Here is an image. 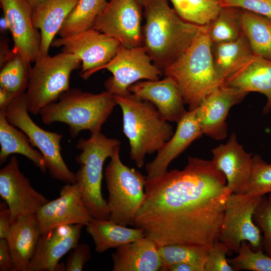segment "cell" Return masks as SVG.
<instances>
[{
	"label": "cell",
	"instance_id": "1",
	"mask_svg": "<svg viewBox=\"0 0 271 271\" xmlns=\"http://www.w3.org/2000/svg\"><path fill=\"white\" fill-rule=\"evenodd\" d=\"M212 160L189 157L174 169L147 179L133 225L158 246L181 244L209 249L219 240L232 192Z\"/></svg>",
	"mask_w": 271,
	"mask_h": 271
},
{
	"label": "cell",
	"instance_id": "2",
	"mask_svg": "<svg viewBox=\"0 0 271 271\" xmlns=\"http://www.w3.org/2000/svg\"><path fill=\"white\" fill-rule=\"evenodd\" d=\"M144 46L160 70L177 60L191 44L202 26L181 19L168 0H145Z\"/></svg>",
	"mask_w": 271,
	"mask_h": 271
},
{
	"label": "cell",
	"instance_id": "3",
	"mask_svg": "<svg viewBox=\"0 0 271 271\" xmlns=\"http://www.w3.org/2000/svg\"><path fill=\"white\" fill-rule=\"evenodd\" d=\"M209 29V24L202 26L186 50L163 71L178 86L189 111L197 108L209 93L222 85L214 67Z\"/></svg>",
	"mask_w": 271,
	"mask_h": 271
},
{
	"label": "cell",
	"instance_id": "4",
	"mask_svg": "<svg viewBox=\"0 0 271 271\" xmlns=\"http://www.w3.org/2000/svg\"><path fill=\"white\" fill-rule=\"evenodd\" d=\"M113 96L122 110L123 132L129 141L130 159L142 168L146 155L157 152L170 139L173 126L151 102L131 93Z\"/></svg>",
	"mask_w": 271,
	"mask_h": 271
},
{
	"label": "cell",
	"instance_id": "5",
	"mask_svg": "<svg viewBox=\"0 0 271 271\" xmlns=\"http://www.w3.org/2000/svg\"><path fill=\"white\" fill-rule=\"evenodd\" d=\"M116 105L113 95L107 90L94 94L73 88L62 93L57 102L48 104L39 114L45 124H67L71 137L74 138L84 130L91 134L101 131Z\"/></svg>",
	"mask_w": 271,
	"mask_h": 271
},
{
	"label": "cell",
	"instance_id": "6",
	"mask_svg": "<svg viewBox=\"0 0 271 271\" xmlns=\"http://www.w3.org/2000/svg\"><path fill=\"white\" fill-rule=\"evenodd\" d=\"M120 145L118 140L108 138L100 131L91 134L89 139H80L76 145L81 151L76 158L80 165L75 173L77 183L80 186L82 200L93 218H110L107 201L101 193L103 167Z\"/></svg>",
	"mask_w": 271,
	"mask_h": 271
},
{
	"label": "cell",
	"instance_id": "7",
	"mask_svg": "<svg viewBox=\"0 0 271 271\" xmlns=\"http://www.w3.org/2000/svg\"><path fill=\"white\" fill-rule=\"evenodd\" d=\"M75 55L62 52L54 56H41L32 66L26 92L27 108L34 115L48 104L58 100L70 89L71 73L80 67Z\"/></svg>",
	"mask_w": 271,
	"mask_h": 271
},
{
	"label": "cell",
	"instance_id": "8",
	"mask_svg": "<svg viewBox=\"0 0 271 271\" xmlns=\"http://www.w3.org/2000/svg\"><path fill=\"white\" fill-rule=\"evenodd\" d=\"M119 152L120 145L114 149L104 172L109 219L124 226H133L145 197L147 178L140 171L124 165Z\"/></svg>",
	"mask_w": 271,
	"mask_h": 271
},
{
	"label": "cell",
	"instance_id": "9",
	"mask_svg": "<svg viewBox=\"0 0 271 271\" xmlns=\"http://www.w3.org/2000/svg\"><path fill=\"white\" fill-rule=\"evenodd\" d=\"M2 111L8 121L24 132L32 146L38 149L52 178L66 184L77 182L75 173L69 170L61 153L60 141L63 135L44 130L33 121L27 108L26 92L17 96Z\"/></svg>",
	"mask_w": 271,
	"mask_h": 271
},
{
	"label": "cell",
	"instance_id": "10",
	"mask_svg": "<svg viewBox=\"0 0 271 271\" xmlns=\"http://www.w3.org/2000/svg\"><path fill=\"white\" fill-rule=\"evenodd\" d=\"M263 196L232 193L226 204L219 240L230 251L238 253L243 241L254 250L262 248V235L253 220V214Z\"/></svg>",
	"mask_w": 271,
	"mask_h": 271
},
{
	"label": "cell",
	"instance_id": "11",
	"mask_svg": "<svg viewBox=\"0 0 271 271\" xmlns=\"http://www.w3.org/2000/svg\"><path fill=\"white\" fill-rule=\"evenodd\" d=\"M104 69L112 74L104 86L113 95L129 94L128 87L140 80H158L163 75L153 63L144 46L128 48L120 45L114 57L99 71Z\"/></svg>",
	"mask_w": 271,
	"mask_h": 271
},
{
	"label": "cell",
	"instance_id": "12",
	"mask_svg": "<svg viewBox=\"0 0 271 271\" xmlns=\"http://www.w3.org/2000/svg\"><path fill=\"white\" fill-rule=\"evenodd\" d=\"M115 38L92 28L87 31L54 39L51 47H62V52L73 54L81 61V77L87 80L108 63L120 45Z\"/></svg>",
	"mask_w": 271,
	"mask_h": 271
},
{
	"label": "cell",
	"instance_id": "13",
	"mask_svg": "<svg viewBox=\"0 0 271 271\" xmlns=\"http://www.w3.org/2000/svg\"><path fill=\"white\" fill-rule=\"evenodd\" d=\"M143 8L137 0H109L97 17L93 28L125 47L144 46Z\"/></svg>",
	"mask_w": 271,
	"mask_h": 271
},
{
	"label": "cell",
	"instance_id": "14",
	"mask_svg": "<svg viewBox=\"0 0 271 271\" xmlns=\"http://www.w3.org/2000/svg\"><path fill=\"white\" fill-rule=\"evenodd\" d=\"M35 216L41 235L63 225L87 226L93 218L82 200L77 182L64 185L59 197L44 204Z\"/></svg>",
	"mask_w": 271,
	"mask_h": 271
},
{
	"label": "cell",
	"instance_id": "15",
	"mask_svg": "<svg viewBox=\"0 0 271 271\" xmlns=\"http://www.w3.org/2000/svg\"><path fill=\"white\" fill-rule=\"evenodd\" d=\"M0 195L11 211L12 223L21 216L35 215L49 201L21 172L15 156L0 170Z\"/></svg>",
	"mask_w": 271,
	"mask_h": 271
},
{
	"label": "cell",
	"instance_id": "16",
	"mask_svg": "<svg viewBox=\"0 0 271 271\" xmlns=\"http://www.w3.org/2000/svg\"><path fill=\"white\" fill-rule=\"evenodd\" d=\"M248 93L223 84L202 101L196 110V116L203 134L216 140L226 138V119L231 107L240 103Z\"/></svg>",
	"mask_w": 271,
	"mask_h": 271
},
{
	"label": "cell",
	"instance_id": "17",
	"mask_svg": "<svg viewBox=\"0 0 271 271\" xmlns=\"http://www.w3.org/2000/svg\"><path fill=\"white\" fill-rule=\"evenodd\" d=\"M0 4L9 24L13 52L31 63L35 62L41 56V36L33 25L32 8L27 0H0Z\"/></svg>",
	"mask_w": 271,
	"mask_h": 271
},
{
	"label": "cell",
	"instance_id": "18",
	"mask_svg": "<svg viewBox=\"0 0 271 271\" xmlns=\"http://www.w3.org/2000/svg\"><path fill=\"white\" fill-rule=\"evenodd\" d=\"M83 225H63L42 234L31 259L28 271L65 270L60 258L78 244Z\"/></svg>",
	"mask_w": 271,
	"mask_h": 271
},
{
	"label": "cell",
	"instance_id": "19",
	"mask_svg": "<svg viewBox=\"0 0 271 271\" xmlns=\"http://www.w3.org/2000/svg\"><path fill=\"white\" fill-rule=\"evenodd\" d=\"M212 162L226 179L228 189L233 193L245 194L253 165V155L247 153L232 133L227 142L212 150Z\"/></svg>",
	"mask_w": 271,
	"mask_h": 271
},
{
	"label": "cell",
	"instance_id": "20",
	"mask_svg": "<svg viewBox=\"0 0 271 271\" xmlns=\"http://www.w3.org/2000/svg\"><path fill=\"white\" fill-rule=\"evenodd\" d=\"M162 80L138 81L128 88L138 98L153 104L166 120L178 122L187 111L181 91L170 77Z\"/></svg>",
	"mask_w": 271,
	"mask_h": 271
},
{
	"label": "cell",
	"instance_id": "21",
	"mask_svg": "<svg viewBox=\"0 0 271 271\" xmlns=\"http://www.w3.org/2000/svg\"><path fill=\"white\" fill-rule=\"evenodd\" d=\"M177 123L175 133L157 152L155 158L146 165L147 179L166 173L171 162L203 134L196 109L188 110Z\"/></svg>",
	"mask_w": 271,
	"mask_h": 271
},
{
	"label": "cell",
	"instance_id": "22",
	"mask_svg": "<svg viewBox=\"0 0 271 271\" xmlns=\"http://www.w3.org/2000/svg\"><path fill=\"white\" fill-rule=\"evenodd\" d=\"M40 235L34 214L21 216L12 223L6 239L14 271H28Z\"/></svg>",
	"mask_w": 271,
	"mask_h": 271
},
{
	"label": "cell",
	"instance_id": "23",
	"mask_svg": "<svg viewBox=\"0 0 271 271\" xmlns=\"http://www.w3.org/2000/svg\"><path fill=\"white\" fill-rule=\"evenodd\" d=\"M158 247L153 240L145 237L117 247L111 255L112 270H162Z\"/></svg>",
	"mask_w": 271,
	"mask_h": 271
},
{
	"label": "cell",
	"instance_id": "24",
	"mask_svg": "<svg viewBox=\"0 0 271 271\" xmlns=\"http://www.w3.org/2000/svg\"><path fill=\"white\" fill-rule=\"evenodd\" d=\"M79 0H44L32 9L34 27L40 30L41 56L48 55L51 44L66 18Z\"/></svg>",
	"mask_w": 271,
	"mask_h": 271
},
{
	"label": "cell",
	"instance_id": "25",
	"mask_svg": "<svg viewBox=\"0 0 271 271\" xmlns=\"http://www.w3.org/2000/svg\"><path fill=\"white\" fill-rule=\"evenodd\" d=\"M223 84L248 93L257 92L263 94L267 98V102L263 112L267 114L270 111L271 60L254 55Z\"/></svg>",
	"mask_w": 271,
	"mask_h": 271
},
{
	"label": "cell",
	"instance_id": "26",
	"mask_svg": "<svg viewBox=\"0 0 271 271\" xmlns=\"http://www.w3.org/2000/svg\"><path fill=\"white\" fill-rule=\"evenodd\" d=\"M211 52L215 70L222 84L254 55L244 33L233 41L212 43Z\"/></svg>",
	"mask_w": 271,
	"mask_h": 271
},
{
	"label": "cell",
	"instance_id": "27",
	"mask_svg": "<svg viewBox=\"0 0 271 271\" xmlns=\"http://www.w3.org/2000/svg\"><path fill=\"white\" fill-rule=\"evenodd\" d=\"M86 230L91 236L98 253L117 247L146 237L140 228H129L110 219L93 218L86 226Z\"/></svg>",
	"mask_w": 271,
	"mask_h": 271
},
{
	"label": "cell",
	"instance_id": "28",
	"mask_svg": "<svg viewBox=\"0 0 271 271\" xmlns=\"http://www.w3.org/2000/svg\"><path fill=\"white\" fill-rule=\"evenodd\" d=\"M0 163H5L13 154L22 155L31 160L43 173L47 168L43 156L33 148L28 137L18 130L7 120L4 112L0 110Z\"/></svg>",
	"mask_w": 271,
	"mask_h": 271
},
{
	"label": "cell",
	"instance_id": "29",
	"mask_svg": "<svg viewBox=\"0 0 271 271\" xmlns=\"http://www.w3.org/2000/svg\"><path fill=\"white\" fill-rule=\"evenodd\" d=\"M241 21L253 54L271 60V19L241 9Z\"/></svg>",
	"mask_w": 271,
	"mask_h": 271
},
{
	"label": "cell",
	"instance_id": "30",
	"mask_svg": "<svg viewBox=\"0 0 271 271\" xmlns=\"http://www.w3.org/2000/svg\"><path fill=\"white\" fill-rule=\"evenodd\" d=\"M107 2L106 0H79L66 18L58 35L65 37L93 28L97 17Z\"/></svg>",
	"mask_w": 271,
	"mask_h": 271
},
{
	"label": "cell",
	"instance_id": "31",
	"mask_svg": "<svg viewBox=\"0 0 271 271\" xmlns=\"http://www.w3.org/2000/svg\"><path fill=\"white\" fill-rule=\"evenodd\" d=\"M241 9L222 7L218 14L209 24V34L212 43L229 42L243 34Z\"/></svg>",
	"mask_w": 271,
	"mask_h": 271
},
{
	"label": "cell",
	"instance_id": "32",
	"mask_svg": "<svg viewBox=\"0 0 271 271\" xmlns=\"http://www.w3.org/2000/svg\"><path fill=\"white\" fill-rule=\"evenodd\" d=\"M178 15L184 21L199 26L210 24L222 6L215 0H170Z\"/></svg>",
	"mask_w": 271,
	"mask_h": 271
},
{
	"label": "cell",
	"instance_id": "33",
	"mask_svg": "<svg viewBox=\"0 0 271 271\" xmlns=\"http://www.w3.org/2000/svg\"><path fill=\"white\" fill-rule=\"evenodd\" d=\"M31 67V63L16 53L1 67L0 87L17 96L26 92Z\"/></svg>",
	"mask_w": 271,
	"mask_h": 271
},
{
	"label": "cell",
	"instance_id": "34",
	"mask_svg": "<svg viewBox=\"0 0 271 271\" xmlns=\"http://www.w3.org/2000/svg\"><path fill=\"white\" fill-rule=\"evenodd\" d=\"M208 249L181 244H171L158 247L163 263L162 271L171 265L190 263L204 267Z\"/></svg>",
	"mask_w": 271,
	"mask_h": 271
},
{
	"label": "cell",
	"instance_id": "35",
	"mask_svg": "<svg viewBox=\"0 0 271 271\" xmlns=\"http://www.w3.org/2000/svg\"><path fill=\"white\" fill-rule=\"evenodd\" d=\"M227 261L234 270L271 271V257L262 248L254 250L247 241L241 242L238 255Z\"/></svg>",
	"mask_w": 271,
	"mask_h": 271
},
{
	"label": "cell",
	"instance_id": "36",
	"mask_svg": "<svg viewBox=\"0 0 271 271\" xmlns=\"http://www.w3.org/2000/svg\"><path fill=\"white\" fill-rule=\"evenodd\" d=\"M271 192V163L257 154L253 155L251 175L245 194L263 196Z\"/></svg>",
	"mask_w": 271,
	"mask_h": 271
},
{
	"label": "cell",
	"instance_id": "37",
	"mask_svg": "<svg viewBox=\"0 0 271 271\" xmlns=\"http://www.w3.org/2000/svg\"><path fill=\"white\" fill-rule=\"evenodd\" d=\"M253 220L262 233V248L271 257V206L264 196L254 211Z\"/></svg>",
	"mask_w": 271,
	"mask_h": 271
},
{
	"label": "cell",
	"instance_id": "38",
	"mask_svg": "<svg viewBox=\"0 0 271 271\" xmlns=\"http://www.w3.org/2000/svg\"><path fill=\"white\" fill-rule=\"evenodd\" d=\"M229 251L224 243L216 241L208 250L204 271H234L226 258Z\"/></svg>",
	"mask_w": 271,
	"mask_h": 271
},
{
	"label": "cell",
	"instance_id": "39",
	"mask_svg": "<svg viewBox=\"0 0 271 271\" xmlns=\"http://www.w3.org/2000/svg\"><path fill=\"white\" fill-rule=\"evenodd\" d=\"M222 7L247 10L271 19V0H221Z\"/></svg>",
	"mask_w": 271,
	"mask_h": 271
},
{
	"label": "cell",
	"instance_id": "40",
	"mask_svg": "<svg viewBox=\"0 0 271 271\" xmlns=\"http://www.w3.org/2000/svg\"><path fill=\"white\" fill-rule=\"evenodd\" d=\"M91 257L89 245L84 243L78 244L73 249L67 259L65 270H82Z\"/></svg>",
	"mask_w": 271,
	"mask_h": 271
},
{
	"label": "cell",
	"instance_id": "41",
	"mask_svg": "<svg viewBox=\"0 0 271 271\" xmlns=\"http://www.w3.org/2000/svg\"><path fill=\"white\" fill-rule=\"evenodd\" d=\"M12 225L11 211L5 202L0 205V239H6Z\"/></svg>",
	"mask_w": 271,
	"mask_h": 271
},
{
	"label": "cell",
	"instance_id": "42",
	"mask_svg": "<svg viewBox=\"0 0 271 271\" xmlns=\"http://www.w3.org/2000/svg\"><path fill=\"white\" fill-rule=\"evenodd\" d=\"M0 270L14 271V267L6 239H0Z\"/></svg>",
	"mask_w": 271,
	"mask_h": 271
},
{
	"label": "cell",
	"instance_id": "43",
	"mask_svg": "<svg viewBox=\"0 0 271 271\" xmlns=\"http://www.w3.org/2000/svg\"><path fill=\"white\" fill-rule=\"evenodd\" d=\"M9 39L6 36L1 37L0 41V67L9 61L16 53L10 50L9 46Z\"/></svg>",
	"mask_w": 271,
	"mask_h": 271
},
{
	"label": "cell",
	"instance_id": "44",
	"mask_svg": "<svg viewBox=\"0 0 271 271\" xmlns=\"http://www.w3.org/2000/svg\"><path fill=\"white\" fill-rule=\"evenodd\" d=\"M167 270L170 271H204L202 266L190 263H181L169 266Z\"/></svg>",
	"mask_w": 271,
	"mask_h": 271
},
{
	"label": "cell",
	"instance_id": "45",
	"mask_svg": "<svg viewBox=\"0 0 271 271\" xmlns=\"http://www.w3.org/2000/svg\"><path fill=\"white\" fill-rule=\"evenodd\" d=\"M17 96L14 93L0 87V110H5Z\"/></svg>",
	"mask_w": 271,
	"mask_h": 271
},
{
	"label": "cell",
	"instance_id": "46",
	"mask_svg": "<svg viewBox=\"0 0 271 271\" xmlns=\"http://www.w3.org/2000/svg\"><path fill=\"white\" fill-rule=\"evenodd\" d=\"M0 30L4 33L7 30H10V26L7 19L3 16L0 20Z\"/></svg>",
	"mask_w": 271,
	"mask_h": 271
},
{
	"label": "cell",
	"instance_id": "47",
	"mask_svg": "<svg viewBox=\"0 0 271 271\" xmlns=\"http://www.w3.org/2000/svg\"><path fill=\"white\" fill-rule=\"evenodd\" d=\"M44 0H27L32 9L36 7L38 5Z\"/></svg>",
	"mask_w": 271,
	"mask_h": 271
},
{
	"label": "cell",
	"instance_id": "48",
	"mask_svg": "<svg viewBox=\"0 0 271 271\" xmlns=\"http://www.w3.org/2000/svg\"><path fill=\"white\" fill-rule=\"evenodd\" d=\"M267 201L271 206V192L268 194V196L267 197Z\"/></svg>",
	"mask_w": 271,
	"mask_h": 271
},
{
	"label": "cell",
	"instance_id": "49",
	"mask_svg": "<svg viewBox=\"0 0 271 271\" xmlns=\"http://www.w3.org/2000/svg\"><path fill=\"white\" fill-rule=\"evenodd\" d=\"M137 1L140 5H141L143 7L145 0H137Z\"/></svg>",
	"mask_w": 271,
	"mask_h": 271
},
{
	"label": "cell",
	"instance_id": "50",
	"mask_svg": "<svg viewBox=\"0 0 271 271\" xmlns=\"http://www.w3.org/2000/svg\"><path fill=\"white\" fill-rule=\"evenodd\" d=\"M215 1H217L220 2L221 0H215Z\"/></svg>",
	"mask_w": 271,
	"mask_h": 271
}]
</instances>
